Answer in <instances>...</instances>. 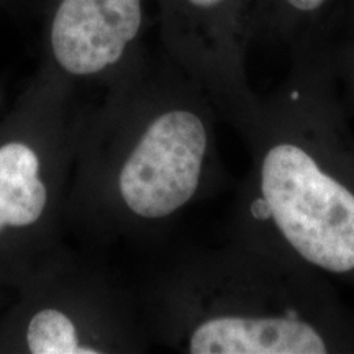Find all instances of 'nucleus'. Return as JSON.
Here are the masks:
<instances>
[{
  "mask_svg": "<svg viewBox=\"0 0 354 354\" xmlns=\"http://www.w3.org/2000/svg\"><path fill=\"white\" fill-rule=\"evenodd\" d=\"M220 117L184 71L138 73L87 107L64 216L102 238L167 232L225 183Z\"/></svg>",
  "mask_w": 354,
  "mask_h": 354,
  "instance_id": "obj_1",
  "label": "nucleus"
},
{
  "mask_svg": "<svg viewBox=\"0 0 354 354\" xmlns=\"http://www.w3.org/2000/svg\"><path fill=\"white\" fill-rule=\"evenodd\" d=\"M240 136L251 165L228 238L354 290V136L328 71L295 69Z\"/></svg>",
  "mask_w": 354,
  "mask_h": 354,
  "instance_id": "obj_2",
  "label": "nucleus"
},
{
  "mask_svg": "<svg viewBox=\"0 0 354 354\" xmlns=\"http://www.w3.org/2000/svg\"><path fill=\"white\" fill-rule=\"evenodd\" d=\"M151 344L189 354H354V308L297 261L228 238L136 287Z\"/></svg>",
  "mask_w": 354,
  "mask_h": 354,
  "instance_id": "obj_3",
  "label": "nucleus"
},
{
  "mask_svg": "<svg viewBox=\"0 0 354 354\" xmlns=\"http://www.w3.org/2000/svg\"><path fill=\"white\" fill-rule=\"evenodd\" d=\"M41 66L0 117V292L63 256L66 198L87 105Z\"/></svg>",
  "mask_w": 354,
  "mask_h": 354,
  "instance_id": "obj_4",
  "label": "nucleus"
},
{
  "mask_svg": "<svg viewBox=\"0 0 354 354\" xmlns=\"http://www.w3.org/2000/svg\"><path fill=\"white\" fill-rule=\"evenodd\" d=\"M136 290L68 250L0 317V354H131L149 346Z\"/></svg>",
  "mask_w": 354,
  "mask_h": 354,
  "instance_id": "obj_5",
  "label": "nucleus"
},
{
  "mask_svg": "<svg viewBox=\"0 0 354 354\" xmlns=\"http://www.w3.org/2000/svg\"><path fill=\"white\" fill-rule=\"evenodd\" d=\"M41 66L79 91H107L145 64L143 0H44Z\"/></svg>",
  "mask_w": 354,
  "mask_h": 354,
  "instance_id": "obj_6",
  "label": "nucleus"
},
{
  "mask_svg": "<svg viewBox=\"0 0 354 354\" xmlns=\"http://www.w3.org/2000/svg\"><path fill=\"white\" fill-rule=\"evenodd\" d=\"M162 38L171 61L205 92L238 133L261 105L248 84L238 46L236 0H161Z\"/></svg>",
  "mask_w": 354,
  "mask_h": 354,
  "instance_id": "obj_7",
  "label": "nucleus"
},
{
  "mask_svg": "<svg viewBox=\"0 0 354 354\" xmlns=\"http://www.w3.org/2000/svg\"><path fill=\"white\" fill-rule=\"evenodd\" d=\"M328 2L330 0H281V6L287 15L307 17L313 15Z\"/></svg>",
  "mask_w": 354,
  "mask_h": 354,
  "instance_id": "obj_8",
  "label": "nucleus"
},
{
  "mask_svg": "<svg viewBox=\"0 0 354 354\" xmlns=\"http://www.w3.org/2000/svg\"><path fill=\"white\" fill-rule=\"evenodd\" d=\"M346 91H348V95H346V104L349 105V109H351V110H353V113H354V56H353L351 66H349V69H348Z\"/></svg>",
  "mask_w": 354,
  "mask_h": 354,
  "instance_id": "obj_9",
  "label": "nucleus"
},
{
  "mask_svg": "<svg viewBox=\"0 0 354 354\" xmlns=\"http://www.w3.org/2000/svg\"><path fill=\"white\" fill-rule=\"evenodd\" d=\"M24 2V0H0V8H12L19 3Z\"/></svg>",
  "mask_w": 354,
  "mask_h": 354,
  "instance_id": "obj_10",
  "label": "nucleus"
},
{
  "mask_svg": "<svg viewBox=\"0 0 354 354\" xmlns=\"http://www.w3.org/2000/svg\"><path fill=\"white\" fill-rule=\"evenodd\" d=\"M3 104H6V88H3L2 82H0V112H2Z\"/></svg>",
  "mask_w": 354,
  "mask_h": 354,
  "instance_id": "obj_11",
  "label": "nucleus"
}]
</instances>
